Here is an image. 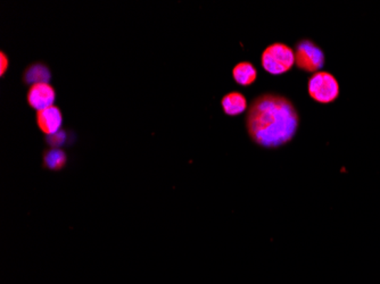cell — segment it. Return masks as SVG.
Returning a JSON list of instances; mask_svg holds the SVG:
<instances>
[{"instance_id": "1", "label": "cell", "mask_w": 380, "mask_h": 284, "mask_svg": "<svg viewBox=\"0 0 380 284\" xmlns=\"http://www.w3.org/2000/svg\"><path fill=\"white\" fill-rule=\"evenodd\" d=\"M300 126L295 106L287 97L263 94L253 100L246 116V129L253 142L275 149L292 141Z\"/></svg>"}, {"instance_id": "2", "label": "cell", "mask_w": 380, "mask_h": 284, "mask_svg": "<svg viewBox=\"0 0 380 284\" xmlns=\"http://www.w3.org/2000/svg\"><path fill=\"white\" fill-rule=\"evenodd\" d=\"M262 67L273 75H281L292 70L295 64V54L285 43H275L268 45L261 56Z\"/></svg>"}, {"instance_id": "3", "label": "cell", "mask_w": 380, "mask_h": 284, "mask_svg": "<svg viewBox=\"0 0 380 284\" xmlns=\"http://www.w3.org/2000/svg\"><path fill=\"white\" fill-rule=\"evenodd\" d=\"M307 90L310 97L319 104H330L339 96V83L332 73L317 72L310 77Z\"/></svg>"}, {"instance_id": "4", "label": "cell", "mask_w": 380, "mask_h": 284, "mask_svg": "<svg viewBox=\"0 0 380 284\" xmlns=\"http://www.w3.org/2000/svg\"><path fill=\"white\" fill-rule=\"evenodd\" d=\"M295 64L300 70L309 73H317L324 67L326 56L324 51L312 40L303 39L295 45Z\"/></svg>"}, {"instance_id": "5", "label": "cell", "mask_w": 380, "mask_h": 284, "mask_svg": "<svg viewBox=\"0 0 380 284\" xmlns=\"http://www.w3.org/2000/svg\"><path fill=\"white\" fill-rule=\"evenodd\" d=\"M26 100L30 107L36 111H43L45 108L54 106L56 100V91L49 83H40L31 85L26 94Z\"/></svg>"}, {"instance_id": "6", "label": "cell", "mask_w": 380, "mask_h": 284, "mask_svg": "<svg viewBox=\"0 0 380 284\" xmlns=\"http://www.w3.org/2000/svg\"><path fill=\"white\" fill-rule=\"evenodd\" d=\"M37 124L46 136L56 133L62 128L63 114L57 106H51L37 111Z\"/></svg>"}, {"instance_id": "7", "label": "cell", "mask_w": 380, "mask_h": 284, "mask_svg": "<svg viewBox=\"0 0 380 284\" xmlns=\"http://www.w3.org/2000/svg\"><path fill=\"white\" fill-rule=\"evenodd\" d=\"M51 80V70L43 62H33L23 72V82L30 87L40 83H49Z\"/></svg>"}, {"instance_id": "8", "label": "cell", "mask_w": 380, "mask_h": 284, "mask_svg": "<svg viewBox=\"0 0 380 284\" xmlns=\"http://www.w3.org/2000/svg\"><path fill=\"white\" fill-rule=\"evenodd\" d=\"M222 109L229 116H238L247 109V100L241 92H229L221 100Z\"/></svg>"}, {"instance_id": "9", "label": "cell", "mask_w": 380, "mask_h": 284, "mask_svg": "<svg viewBox=\"0 0 380 284\" xmlns=\"http://www.w3.org/2000/svg\"><path fill=\"white\" fill-rule=\"evenodd\" d=\"M233 77L239 85L250 87L258 79V71L250 62H238L233 68Z\"/></svg>"}, {"instance_id": "10", "label": "cell", "mask_w": 380, "mask_h": 284, "mask_svg": "<svg viewBox=\"0 0 380 284\" xmlns=\"http://www.w3.org/2000/svg\"><path fill=\"white\" fill-rule=\"evenodd\" d=\"M68 156L60 148H51L43 153V168L51 170H60L65 168Z\"/></svg>"}, {"instance_id": "11", "label": "cell", "mask_w": 380, "mask_h": 284, "mask_svg": "<svg viewBox=\"0 0 380 284\" xmlns=\"http://www.w3.org/2000/svg\"><path fill=\"white\" fill-rule=\"evenodd\" d=\"M68 139V132L65 130H60L56 133L46 136V142L51 148H60V146L65 145Z\"/></svg>"}, {"instance_id": "12", "label": "cell", "mask_w": 380, "mask_h": 284, "mask_svg": "<svg viewBox=\"0 0 380 284\" xmlns=\"http://www.w3.org/2000/svg\"><path fill=\"white\" fill-rule=\"evenodd\" d=\"M9 57L6 56L4 51H1V53H0V75H1V77L5 75L6 71L9 70Z\"/></svg>"}]
</instances>
